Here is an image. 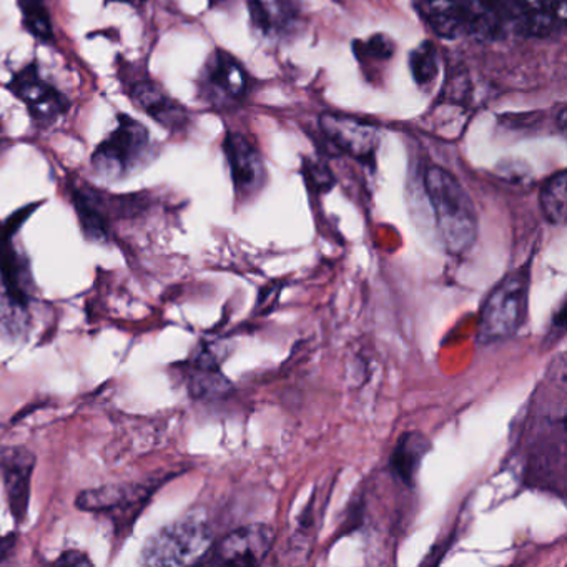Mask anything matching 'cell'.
Segmentation results:
<instances>
[{
	"label": "cell",
	"instance_id": "1",
	"mask_svg": "<svg viewBox=\"0 0 567 567\" xmlns=\"http://www.w3.org/2000/svg\"><path fill=\"white\" fill-rule=\"evenodd\" d=\"M427 198L447 254L466 255L477 238V215L467 192L453 174L431 167L424 177Z\"/></svg>",
	"mask_w": 567,
	"mask_h": 567
},
{
	"label": "cell",
	"instance_id": "2",
	"mask_svg": "<svg viewBox=\"0 0 567 567\" xmlns=\"http://www.w3.org/2000/svg\"><path fill=\"white\" fill-rule=\"evenodd\" d=\"M155 158L151 131L132 115L118 112L114 131L95 147L91 168L105 182H121L147 167Z\"/></svg>",
	"mask_w": 567,
	"mask_h": 567
},
{
	"label": "cell",
	"instance_id": "3",
	"mask_svg": "<svg viewBox=\"0 0 567 567\" xmlns=\"http://www.w3.org/2000/svg\"><path fill=\"white\" fill-rule=\"evenodd\" d=\"M214 546V534L200 514H190L158 530L142 550L145 566H187L197 564Z\"/></svg>",
	"mask_w": 567,
	"mask_h": 567
},
{
	"label": "cell",
	"instance_id": "4",
	"mask_svg": "<svg viewBox=\"0 0 567 567\" xmlns=\"http://www.w3.org/2000/svg\"><path fill=\"white\" fill-rule=\"evenodd\" d=\"M529 293V268L507 274L491 291L481 311L480 343L489 344L514 337L523 324Z\"/></svg>",
	"mask_w": 567,
	"mask_h": 567
},
{
	"label": "cell",
	"instance_id": "5",
	"mask_svg": "<svg viewBox=\"0 0 567 567\" xmlns=\"http://www.w3.org/2000/svg\"><path fill=\"white\" fill-rule=\"evenodd\" d=\"M117 75L125 97L145 115L171 132L182 134L190 124L188 112L168 95L164 85L158 84L147 72L138 69L124 58H117Z\"/></svg>",
	"mask_w": 567,
	"mask_h": 567
},
{
	"label": "cell",
	"instance_id": "6",
	"mask_svg": "<svg viewBox=\"0 0 567 567\" xmlns=\"http://www.w3.org/2000/svg\"><path fill=\"white\" fill-rule=\"evenodd\" d=\"M168 477H151L142 483L114 484V486L97 487L79 494V509L91 511L95 514H107L114 519L118 533L124 534L137 520L138 514L151 503L155 491Z\"/></svg>",
	"mask_w": 567,
	"mask_h": 567
},
{
	"label": "cell",
	"instance_id": "7",
	"mask_svg": "<svg viewBox=\"0 0 567 567\" xmlns=\"http://www.w3.org/2000/svg\"><path fill=\"white\" fill-rule=\"evenodd\" d=\"M6 89L25 105L29 117L38 127H52L71 111V99L42 75L38 61L16 71Z\"/></svg>",
	"mask_w": 567,
	"mask_h": 567
},
{
	"label": "cell",
	"instance_id": "8",
	"mask_svg": "<svg viewBox=\"0 0 567 567\" xmlns=\"http://www.w3.org/2000/svg\"><path fill=\"white\" fill-rule=\"evenodd\" d=\"M41 202L25 205L6 220H0V278L2 287L12 301L19 307L28 308L34 293V280H32L31 264L29 258L16 247V235L22 225L31 218Z\"/></svg>",
	"mask_w": 567,
	"mask_h": 567
},
{
	"label": "cell",
	"instance_id": "9",
	"mask_svg": "<svg viewBox=\"0 0 567 567\" xmlns=\"http://www.w3.org/2000/svg\"><path fill=\"white\" fill-rule=\"evenodd\" d=\"M275 530L265 524H251L228 534L217 546H212L200 563L221 566H258L271 550Z\"/></svg>",
	"mask_w": 567,
	"mask_h": 567
},
{
	"label": "cell",
	"instance_id": "10",
	"mask_svg": "<svg viewBox=\"0 0 567 567\" xmlns=\"http://www.w3.org/2000/svg\"><path fill=\"white\" fill-rule=\"evenodd\" d=\"M247 84V74L240 62L224 51H215L208 58L198 79L200 97L217 107L244 97Z\"/></svg>",
	"mask_w": 567,
	"mask_h": 567
},
{
	"label": "cell",
	"instance_id": "11",
	"mask_svg": "<svg viewBox=\"0 0 567 567\" xmlns=\"http://www.w3.org/2000/svg\"><path fill=\"white\" fill-rule=\"evenodd\" d=\"M34 467L35 454L29 447H0V474L4 481L9 507L18 524L28 519Z\"/></svg>",
	"mask_w": 567,
	"mask_h": 567
},
{
	"label": "cell",
	"instance_id": "12",
	"mask_svg": "<svg viewBox=\"0 0 567 567\" xmlns=\"http://www.w3.org/2000/svg\"><path fill=\"white\" fill-rule=\"evenodd\" d=\"M507 29L527 35H543L566 22V0H499Z\"/></svg>",
	"mask_w": 567,
	"mask_h": 567
},
{
	"label": "cell",
	"instance_id": "13",
	"mask_svg": "<svg viewBox=\"0 0 567 567\" xmlns=\"http://www.w3.org/2000/svg\"><path fill=\"white\" fill-rule=\"evenodd\" d=\"M320 127L334 147L360 161L373 157L380 144L378 128L357 118L324 114Z\"/></svg>",
	"mask_w": 567,
	"mask_h": 567
},
{
	"label": "cell",
	"instance_id": "14",
	"mask_svg": "<svg viewBox=\"0 0 567 567\" xmlns=\"http://www.w3.org/2000/svg\"><path fill=\"white\" fill-rule=\"evenodd\" d=\"M71 200L85 238L94 244H109L112 238V218L109 215L107 194L87 182H72Z\"/></svg>",
	"mask_w": 567,
	"mask_h": 567
},
{
	"label": "cell",
	"instance_id": "15",
	"mask_svg": "<svg viewBox=\"0 0 567 567\" xmlns=\"http://www.w3.org/2000/svg\"><path fill=\"white\" fill-rule=\"evenodd\" d=\"M231 181L240 195H251L261 187L264 161L250 141L240 134H228L224 142Z\"/></svg>",
	"mask_w": 567,
	"mask_h": 567
},
{
	"label": "cell",
	"instance_id": "16",
	"mask_svg": "<svg viewBox=\"0 0 567 567\" xmlns=\"http://www.w3.org/2000/svg\"><path fill=\"white\" fill-rule=\"evenodd\" d=\"M251 22L265 38H280L298 18L295 0H250Z\"/></svg>",
	"mask_w": 567,
	"mask_h": 567
},
{
	"label": "cell",
	"instance_id": "17",
	"mask_svg": "<svg viewBox=\"0 0 567 567\" xmlns=\"http://www.w3.org/2000/svg\"><path fill=\"white\" fill-rule=\"evenodd\" d=\"M420 8L440 38L453 39L464 31V0H420Z\"/></svg>",
	"mask_w": 567,
	"mask_h": 567
},
{
	"label": "cell",
	"instance_id": "18",
	"mask_svg": "<svg viewBox=\"0 0 567 567\" xmlns=\"http://www.w3.org/2000/svg\"><path fill=\"white\" fill-rule=\"evenodd\" d=\"M430 440L424 434H403L394 446L393 454H391V467H393L394 474L403 483H413L417 470H420L421 461L430 453Z\"/></svg>",
	"mask_w": 567,
	"mask_h": 567
},
{
	"label": "cell",
	"instance_id": "19",
	"mask_svg": "<svg viewBox=\"0 0 567 567\" xmlns=\"http://www.w3.org/2000/svg\"><path fill=\"white\" fill-rule=\"evenodd\" d=\"M188 390H190L194 398L214 400V398L227 394L231 390V384L220 373L212 357H207V353H204L197 358L194 373H192L190 381H188Z\"/></svg>",
	"mask_w": 567,
	"mask_h": 567
},
{
	"label": "cell",
	"instance_id": "20",
	"mask_svg": "<svg viewBox=\"0 0 567 567\" xmlns=\"http://www.w3.org/2000/svg\"><path fill=\"white\" fill-rule=\"evenodd\" d=\"M25 32L42 45L55 44L54 22L48 0H18Z\"/></svg>",
	"mask_w": 567,
	"mask_h": 567
},
{
	"label": "cell",
	"instance_id": "21",
	"mask_svg": "<svg viewBox=\"0 0 567 567\" xmlns=\"http://www.w3.org/2000/svg\"><path fill=\"white\" fill-rule=\"evenodd\" d=\"M540 208L544 217L554 225H564L567 215V175L566 172L553 175L540 188Z\"/></svg>",
	"mask_w": 567,
	"mask_h": 567
},
{
	"label": "cell",
	"instance_id": "22",
	"mask_svg": "<svg viewBox=\"0 0 567 567\" xmlns=\"http://www.w3.org/2000/svg\"><path fill=\"white\" fill-rule=\"evenodd\" d=\"M411 74L417 85L433 84L437 75V51L431 42H424L411 52Z\"/></svg>",
	"mask_w": 567,
	"mask_h": 567
},
{
	"label": "cell",
	"instance_id": "23",
	"mask_svg": "<svg viewBox=\"0 0 567 567\" xmlns=\"http://www.w3.org/2000/svg\"><path fill=\"white\" fill-rule=\"evenodd\" d=\"M358 55H367L378 61H388L394 54V44L386 35H373L363 44H357Z\"/></svg>",
	"mask_w": 567,
	"mask_h": 567
},
{
	"label": "cell",
	"instance_id": "24",
	"mask_svg": "<svg viewBox=\"0 0 567 567\" xmlns=\"http://www.w3.org/2000/svg\"><path fill=\"white\" fill-rule=\"evenodd\" d=\"M25 313V308L19 307L14 301L9 298V295L4 291H0V327L9 328L14 330L19 327L22 315Z\"/></svg>",
	"mask_w": 567,
	"mask_h": 567
},
{
	"label": "cell",
	"instance_id": "25",
	"mask_svg": "<svg viewBox=\"0 0 567 567\" xmlns=\"http://www.w3.org/2000/svg\"><path fill=\"white\" fill-rule=\"evenodd\" d=\"M307 175L308 178L313 182V185L318 188V190H330L331 185H333V177H331V172L328 171L327 167H323V165H308Z\"/></svg>",
	"mask_w": 567,
	"mask_h": 567
},
{
	"label": "cell",
	"instance_id": "26",
	"mask_svg": "<svg viewBox=\"0 0 567 567\" xmlns=\"http://www.w3.org/2000/svg\"><path fill=\"white\" fill-rule=\"evenodd\" d=\"M55 564H61V566H92V560L81 550H65L55 560Z\"/></svg>",
	"mask_w": 567,
	"mask_h": 567
},
{
	"label": "cell",
	"instance_id": "27",
	"mask_svg": "<svg viewBox=\"0 0 567 567\" xmlns=\"http://www.w3.org/2000/svg\"><path fill=\"white\" fill-rule=\"evenodd\" d=\"M16 544H18V534H8L0 536V564L8 563L14 554Z\"/></svg>",
	"mask_w": 567,
	"mask_h": 567
},
{
	"label": "cell",
	"instance_id": "28",
	"mask_svg": "<svg viewBox=\"0 0 567 567\" xmlns=\"http://www.w3.org/2000/svg\"><path fill=\"white\" fill-rule=\"evenodd\" d=\"M112 2H115V4H125L131 6V8L138 9L142 8V6L147 2V0H105V4H112Z\"/></svg>",
	"mask_w": 567,
	"mask_h": 567
},
{
	"label": "cell",
	"instance_id": "29",
	"mask_svg": "<svg viewBox=\"0 0 567 567\" xmlns=\"http://www.w3.org/2000/svg\"><path fill=\"white\" fill-rule=\"evenodd\" d=\"M8 145V134H6L4 121L0 118V152Z\"/></svg>",
	"mask_w": 567,
	"mask_h": 567
},
{
	"label": "cell",
	"instance_id": "30",
	"mask_svg": "<svg viewBox=\"0 0 567 567\" xmlns=\"http://www.w3.org/2000/svg\"><path fill=\"white\" fill-rule=\"evenodd\" d=\"M564 127H566V111L564 109H560L559 112V128L564 132Z\"/></svg>",
	"mask_w": 567,
	"mask_h": 567
}]
</instances>
